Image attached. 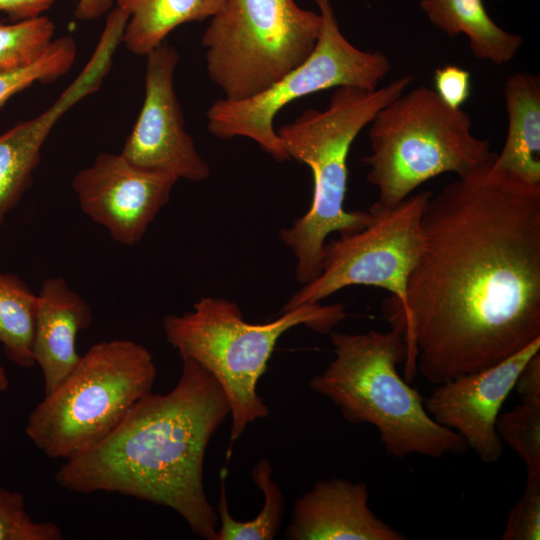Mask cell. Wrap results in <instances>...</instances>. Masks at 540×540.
<instances>
[{"instance_id": "30", "label": "cell", "mask_w": 540, "mask_h": 540, "mask_svg": "<svg viewBox=\"0 0 540 540\" xmlns=\"http://www.w3.org/2000/svg\"><path fill=\"white\" fill-rule=\"evenodd\" d=\"M114 0H78L75 17L80 21H92L103 16L112 8Z\"/></svg>"}, {"instance_id": "22", "label": "cell", "mask_w": 540, "mask_h": 540, "mask_svg": "<svg viewBox=\"0 0 540 540\" xmlns=\"http://www.w3.org/2000/svg\"><path fill=\"white\" fill-rule=\"evenodd\" d=\"M55 24L47 16L6 23L0 21V75L35 63L54 40Z\"/></svg>"}, {"instance_id": "2", "label": "cell", "mask_w": 540, "mask_h": 540, "mask_svg": "<svg viewBox=\"0 0 540 540\" xmlns=\"http://www.w3.org/2000/svg\"><path fill=\"white\" fill-rule=\"evenodd\" d=\"M230 406L217 380L182 359L175 387L137 401L103 440L66 459L55 481L78 494L118 493L178 513L193 534L214 540L219 518L204 488L208 443Z\"/></svg>"}, {"instance_id": "28", "label": "cell", "mask_w": 540, "mask_h": 540, "mask_svg": "<svg viewBox=\"0 0 540 540\" xmlns=\"http://www.w3.org/2000/svg\"><path fill=\"white\" fill-rule=\"evenodd\" d=\"M513 389L521 401L540 400V352L524 366Z\"/></svg>"}, {"instance_id": "15", "label": "cell", "mask_w": 540, "mask_h": 540, "mask_svg": "<svg viewBox=\"0 0 540 540\" xmlns=\"http://www.w3.org/2000/svg\"><path fill=\"white\" fill-rule=\"evenodd\" d=\"M363 481L315 482L296 499L284 538L289 540H406L369 507Z\"/></svg>"}, {"instance_id": "10", "label": "cell", "mask_w": 540, "mask_h": 540, "mask_svg": "<svg viewBox=\"0 0 540 540\" xmlns=\"http://www.w3.org/2000/svg\"><path fill=\"white\" fill-rule=\"evenodd\" d=\"M431 195L421 191L393 206L371 205L367 226L325 243L319 274L292 295L282 312L320 303L355 285L385 289L392 295L390 303L402 306L421 253L422 218Z\"/></svg>"}, {"instance_id": "21", "label": "cell", "mask_w": 540, "mask_h": 540, "mask_svg": "<svg viewBox=\"0 0 540 540\" xmlns=\"http://www.w3.org/2000/svg\"><path fill=\"white\" fill-rule=\"evenodd\" d=\"M220 495L217 513L220 527L214 540H272L277 535L284 514L285 496L273 480V470L268 459L261 458L253 466V483L262 492L264 504L257 516L247 521H237L229 512L224 473L220 475Z\"/></svg>"}, {"instance_id": "1", "label": "cell", "mask_w": 540, "mask_h": 540, "mask_svg": "<svg viewBox=\"0 0 540 540\" xmlns=\"http://www.w3.org/2000/svg\"><path fill=\"white\" fill-rule=\"evenodd\" d=\"M495 155L431 195L405 302L386 304L408 383L490 368L540 338V185Z\"/></svg>"}, {"instance_id": "17", "label": "cell", "mask_w": 540, "mask_h": 540, "mask_svg": "<svg viewBox=\"0 0 540 540\" xmlns=\"http://www.w3.org/2000/svg\"><path fill=\"white\" fill-rule=\"evenodd\" d=\"M507 135L496 165L531 185H540V79L529 72L510 75L504 84Z\"/></svg>"}, {"instance_id": "7", "label": "cell", "mask_w": 540, "mask_h": 540, "mask_svg": "<svg viewBox=\"0 0 540 540\" xmlns=\"http://www.w3.org/2000/svg\"><path fill=\"white\" fill-rule=\"evenodd\" d=\"M157 368L143 345L127 339L91 346L29 414L25 433L47 457L69 459L108 436L152 391Z\"/></svg>"}, {"instance_id": "12", "label": "cell", "mask_w": 540, "mask_h": 540, "mask_svg": "<svg viewBox=\"0 0 540 540\" xmlns=\"http://www.w3.org/2000/svg\"><path fill=\"white\" fill-rule=\"evenodd\" d=\"M179 179L140 169L119 154L104 152L71 182L82 212L113 240L134 246L170 199Z\"/></svg>"}, {"instance_id": "9", "label": "cell", "mask_w": 540, "mask_h": 540, "mask_svg": "<svg viewBox=\"0 0 540 540\" xmlns=\"http://www.w3.org/2000/svg\"><path fill=\"white\" fill-rule=\"evenodd\" d=\"M321 29L313 52L261 93L242 100L217 99L208 108L207 129L215 137H245L277 161L290 160L274 118L290 102L323 90L352 86L376 89L392 69L381 51H364L347 40L330 0H315Z\"/></svg>"}, {"instance_id": "25", "label": "cell", "mask_w": 540, "mask_h": 540, "mask_svg": "<svg viewBox=\"0 0 540 540\" xmlns=\"http://www.w3.org/2000/svg\"><path fill=\"white\" fill-rule=\"evenodd\" d=\"M61 528L51 521H35L21 493L0 487V540H62Z\"/></svg>"}, {"instance_id": "24", "label": "cell", "mask_w": 540, "mask_h": 540, "mask_svg": "<svg viewBox=\"0 0 540 540\" xmlns=\"http://www.w3.org/2000/svg\"><path fill=\"white\" fill-rule=\"evenodd\" d=\"M77 57L72 36L54 39L45 53L32 65L0 75V109L17 93L34 83H50L67 74Z\"/></svg>"}, {"instance_id": "26", "label": "cell", "mask_w": 540, "mask_h": 540, "mask_svg": "<svg viewBox=\"0 0 540 540\" xmlns=\"http://www.w3.org/2000/svg\"><path fill=\"white\" fill-rule=\"evenodd\" d=\"M501 539H540V476L527 477L520 499L509 512Z\"/></svg>"}, {"instance_id": "4", "label": "cell", "mask_w": 540, "mask_h": 540, "mask_svg": "<svg viewBox=\"0 0 540 540\" xmlns=\"http://www.w3.org/2000/svg\"><path fill=\"white\" fill-rule=\"evenodd\" d=\"M330 340L335 357L311 378L310 388L348 422L375 427L388 455L440 459L467 451L465 441L433 420L424 397L399 374L407 349L398 331L331 332Z\"/></svg>"}, {"instance_id": "8", "label": "cell", "mask_w": 540, "mask_h": 540, "mask_svg": "<svg viewBox=\"0 0 540 540\" xmlns=\"http://www.w3.org/2000/svg\"><path fill=\"white\" fill-rule=\"evenodd\" d=\"M320 29L294 0H225L201 38L208 76L224 99L255 96L310 56Z\"/></svg>"}, {"instance_id": "18", "label": "cell", "mask_w": 540, "mask_h": 540, "mask_svg": "<svg viewBox=\"0 0 540 540\" xmlns=\"http://www.w3.org/2000/svg\"><path fill=\"white\" fill-rule=\"evenodd\" d=\"M430 22L449 37L464 34L472 54L496 65L511 62L523 38L497 25L484 7L483 0H420Z\"/></svg>"}, {"instance_id": "31", "label": "cell", "mask_w": 540, "mask_h": 540, "mask_svg": "<svg viewBox=\"0 0 540 540\" xmlns=\"http://www.w3.org/2000/svg\"><path fill=\"white\" fill-rule=\"evenodd\" d=\"M9 387V379L6 371L0 363V392H5Z\"/></svg>"}, {"instance_id": "3", "label": "cell", "mask_w": 540, "mask_h": 540, "mask_svg": "<svg viewBox=\"0 0 540 540\" xmlns=\"http://www.w3.org/2000/svg\"><path fill=\"white\" fill-rule=\"evenodd\" d=\"M414 77L403 75L376 89L343 86L334 89L325 110L308 109L277 134L289 155L313 175L309 210L280 231V240L297 260L296 279L304 285L320 272L326 238L358 231L372 220L368 211H347V158L359 133L388 103L403 94Z\"/></svg>"}, {"instance_id": "5", "label": "cell", "mask_w": 540, "mask_h": 540, "mask_svg": "<svg viewBox=\"0 0 540 540\" xmlns=\"http://www.w3.org/2000/svg\"><path fill=\"white\" fill-rule=\"evenodd\" d=\"M346 316L342 303H312L282 312L272 321L253 324L244 319L236 303L203 297L189 312L167 314L163 328L181 359L198 363L222 387L230 406V439L234 442L250 423L269 414L257 385L280 337L299 325L328 333Z\"/></svg>"}, {"instance_id": "29", "label": "cell", "mask_w": 540, "mask_h": 540, "mask_svg": "<svg viewBox=\"0 0 540 540\" xmlns=\"http://www.w3.org/2000/svg\"><path fill=\"white\" fill-rule=\"evenodd\" d=\"M58 0H0V12L6 13L12 22L41 16Z\"/></svg>"}, {"instance_id": "11", "label": "cell", "mask_w": 540, "mask_h": 540, "mask_svg": "<svg viewBox=\"0 0 540 540\" xmlns=\"http://www.w3.org/2000/svg\"><path fill=\"white\" fill-rule=\"evenodd\" d=\"M178 61V51L166 41L146 55L143 105L120 153L140 169L200 182L210 167L185 129L174 89Z\"/></svg>"}, {"instance_id": "20", "label": "cell", "mask_w": 540, "mask_h": 540, "mask_svg": "<svg viewBox=\"0 0 540 540\" xmlns=\"http://www.w3.org/2000/svg\"><path fill=\"white\" fill-rule=\"evenodd\" d=\"M36 309L37 294L18 276L0 272V343L8 360L23 369L35 365Z\"/></svg>"}, {"instance_id": "14", "label": "cell", "mask_w": 540, "mask_h": 540, "mask_svg": "<svg viewBox=\"0 0 540 540\" xmlns=\"http://www.w3.org/2000/svg\"><path fill=\"white\" fill-rule=\"evenodd\" d=\"M120 43L117 31L103 30L89 61L59 98L41 114L0 135V227L30 187L51 130L72 106L101 87Z\"/></svg>"}, {"instance_id": "19", "label": "cell", "mask_w": 540, "mask_h": 540, "mask_svg": "<svg viewBox=\"0 0 540 540\" xmlns=\"http://www.w3.org/2000/svg\"><path fill=\"white\" fill-rule=\"evenodd\" d=\"M225 0H116L128 14L122 43L129 52L146 56L178 26L215 16Z\"/></svg>"}, {"instance_id": "13", "label": "cell", "mask_w": 540, "mask_h": 540, "mask_svg": "<svg viewBox=\"0 0 540 540\" xmlns=\"http://www.w3.org/2000/svg\"><path fill=\"white\" fill-rule=\"evenodd\" d=\"M538 352L540 338L490 368L434 385L424 398L427 413L455 431L482 462H497L504 451L496 430L500 409L520 372Z\"/></svg>"}, {"instance_id": "6", "label": "cell", "mask_w": 540, "mask_h": 540, "mask_svg": "<svg viewBox=\"0 0 540 540\" xmlns=\"http://www.w3.org/2000/svg\"><path fill=\"white\" fill-rule=\"evenodd\" d=\"M369 125L371 153L363 161L382 206L401 202L436 176H462L493 155L489 141L473 134L469 115L426 86L405 91Z\"/></svg>"}, {"instance_id": "16", "label": "cell", "mask_w": 540, "mask_h": 540, "mask_svg": "<svg viewBox=\"0 0 540 540\" xmlns=\"http://www.w3.org/2000/svg\"><path fill=\"white\" fill-rule=\"evenodd\" d=\"M93 321L90 305L63 277L46 278L37 294L32 354L44 395L54 390L80 359L76 339Z\"/></svg>"}, {"instance_id": "23", "label": "cell", "mask_w": 540, "mask_h": 540, "mask_svg": "<svg viewBox=\"0 0 540 540\" xmlns=\"http://www.w3.org/2000/svg\"><path fill=\"white\" fill-rule=\"evenodd\" d=\"M496 430L525 463L527 477L540 476V400H524L500 413Z\"/></svg>"}, {"instance_id": "27", "label": "cell", "mask_w": 540, "mask_h": 540, "mask_svg": "<svg viewBox=\"0 0 540 540\" xmlns=\"http://www.w3.org/2000/svg\"><path fill=\"white\" fill-rule=\"evenodd\" d=\"M434 91L452 108H461L471 93V74L456 65H446L435 70Z\"/></svg>"}]
</instances>
